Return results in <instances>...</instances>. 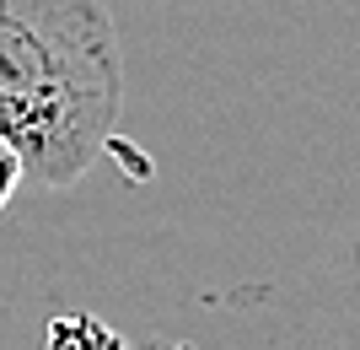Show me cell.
Instances as JSON below:
<instances>
[{
	"mask_svg": "<svg viewBox=\"0 0 360 350\" xmlns=\"http://www.w3.org/2000/svg\"><path fill=\"white\" fill-rule=\"evenodd\" d=\"M124 108L108 0H0V135L44 189L86 178Z\"/></svg>",
	"mask_w": 360,
	"mask_h": 350,
	"instance_id": "obj_1",
	"label": "cell"
},
{
	"mask_svg": "<svg viewBox=\"0 0 360 350\" xmlns=\"http://www.w3.org/2000/svg\"><path fill=\"white\" fill-rule=\"evenodd\" d=\"M27 183V173H22V156H16V146L6 135H0V211L16 199V189Z\"/></svg>",
	"mask_w": 360,
	"mask_h": 350,
	"instance_id": "obj_2",
	"label": "cell"
}]
</instances>
